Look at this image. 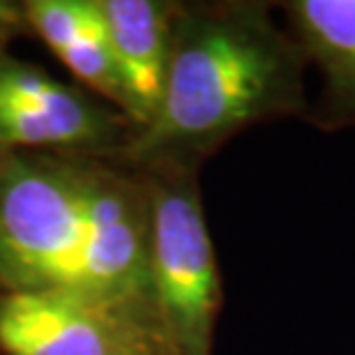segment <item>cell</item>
Segmentation results:
<instances>
[{
  "label": "cell",
  "instance_id": "cell-1",
  "mask_svg": "<svg viewBox=\"0 0 355 355\" xmlns=\"http://www.w3.org/2000/svg\"><path fill=\"white\" fill-rule=\"evenodd\" d=\"M0 288L76 295L137 323L162 344L150 302L144 173L120 159L5 153Z\"/></svg>",
  "mask_w": 355,
  "mask_h": 355
},
{
  "label": "cell",
  "instance_id": "cell-2",
  "mask_svg": "<svg viewBox=\"0 0 355 355\" xmlns=\"http://www.w3.org/2000/svg\"><path fill=\"white\" fill-rule=\"evenodd\" d=\"M272 3L178 0L157 113L120 155L137 171L201 166L236 134L307 120V60Z\"/></svg>",
  "mask_w": 355,
  "mask_h": 355
},
{
  "label": "cell",
  "instance_id": "cell-3",
  "mask_svg": "<svg viewBox=\"0 0 355 355\" xmlns=\"http://www.w3.org/2000/svg\"><path fill=\"white\" fill-rule=\"evenodd\" d=\"M150 198V302L166 355H212L224 304L198 173L146 168Z\"/></svg>",
  "mask_w": 355,
  "mask_h": 355
},
{
  "label": "cell",
  "instance_id": "cell-4",
  "mask_svg": "<svg viewBox=\"0 0 355 355\" xmlns=\"http://www.w3.org/2000/svg\"><path fill=\"white\" fill-rule=\"evenodd\" d=\"M137 125L83 86L0 53V150L118 159Z\"/></svg>",
  "mask_w": 355,
  "mask_h": 355
},
{
  "label": "cell",
  "instance_id": "cell-5",
  "mask_svg": "<svg viewBox=\"0 0 355 355\" xmlns=\"http://www.w3.org/2000/svg\"><path fill=\"white\" fill-rule=\"evenodd\" d=\"M155 344L127 318L60 291L0 288V355H118Z\"/></svg>",
  "mask_w": 355,
  "mask_h": 355
},
{
  "label": "cell",
  "instance_id": "cell-6",
  "mask_svg": "<svg viewBox=\"0 0 355 355\" xmlns=\"http://www.w3.org/2000/svg\"><path fill=\"white\" fill-rule=\"evenodd\" d=\"M279 7L307 67L321 79L307 123L323 132L355 130V0H288Z\"/></svg>",
  "mask_w": 355,
  "mask_h": 355
},
{
  "label": "cell",
  "instance_id": "cell-7",
  "mask_svg": "<svg viewBox=\"0 0 355 355\" xmlns=\"http://www.w3.org/2000/svg\"><path fill=\"white\" fill-rule=\"evenodd\" d=\"M178 0H97L125 92V116L146 127L164 92Z\"/></svg>",
  "mask_w": 355,
  "mask_h": 355
},
{
  "label": "cell",
  "instance_id": "cell-8",
  "mask_svg": "<svg viewBox=\"0 0 355 355\" xmlns=\"http://www.w3.org/2000/svg\"><path fill=\"white\" fill-rule=\"evenodd\" d=\"M31 31L104 102L125 113V92L97 0H24Z\"/></svg>",
  "mask_w": 355,
  "mask_h": 355
},
{
  "label": "cell",
  "instance_id": "cell-9",
  "mask_svg": "<svg viewBox=\"0 0 355 355\" xmlns=\"http://www.w3.org/2000/svg\"><path fill=\"white\" fill-rule=\"evenodd\" d=\"M31 33L24 0H0V53H7V46L14 40Z\"/></svg>",
  "mask_w": 355,
  "mask_h": 355
},
{
  "label": "cell",
  "instance_id": "cell-10",
  "mask_svg": "<svg viewBox=\"0 0 355 355\" xmlns=\"http://www.w3.org/2000/svg\"><path fill=\"white\" fill-rule=\"evenodd\" d=\"M118 355H166V351L155 344H139V346H132V349H127Z\"/></svg>",
  "mask_w": 355,
  "mask_h": 355
},
{
  "label": "cell",
  "instance_id": "cell-11",
  "mask_svg": "<svg viewBox=\"0 0 355 355\" xmlns=\"http://www.w3.org/2000/svg\"><path fill=\"white\" fill-rule=\"evenodd\" d=\"M3 155H5V153H3V150H0V159H3Z\"/></svg>",
  "mask_w": 355,
  "mask_h": 355
}]
</instances>
